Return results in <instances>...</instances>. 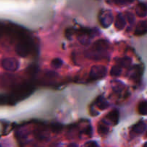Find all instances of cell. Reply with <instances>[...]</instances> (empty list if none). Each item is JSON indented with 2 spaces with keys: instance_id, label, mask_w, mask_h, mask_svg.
<instances>
[{
  "instance_id": "obj_7",
  "label": "cell",
  "mask_w": 147,
  "mask_h": 147,
  "mask_svg": "<svg viewBox=\"0 0 147 147\" xmlns=\"http://www.w3.org/2000/svg\"><path fill=\"white\" fill-rule=\"evenodd\" d=\"M139 112L142 114H147V102H144L139 106Z\"/></svg>"
},
{
  "instance_id": "obj_9",
  "label": "cell",
  "mask_w": 147,
  "mask_h": 147,
  "mask_svg": "<svg viewBox=\"0 0 147 147\" xmlns=\"http://www.w3.org/2000/svg\"><path fill=\"white\" fill-rule=\"evenodd\" d=\"M62 65V61L60 59H55L52 62V65L54 67H60V66Z\"/></svg>"
},
{
  "instance_id": "obj_6",
  "label": "cell",
  "mask_w": 147,
  "mask_h": 147,
  "mask_svg": "<svg viewBox=\"0 0 147 147\" xmlns=\"http://www.w3.org/2000/svg\"><path fill=\"white\" fill-rule=\"evenodd\" d=\"M147 31V22H144L140 24V26L139 27V30H137L138 33H142L145 32Z\"/></svg>"
},
{
  "instance_id": "obj_10",
  "label": "cell",
  "mask_w": 147,
  "mask_h": 147,
  "mask_svg": "<svg viewBox=\"0 0 147 147\" xmlns=\"http://www.w3.org/2000/svg\"><path fill=\"white\" fill-rule=\"evenodd\" d=\"M133 1L134 0H116V2L120 3V4H123V3L128 2V1L131 2V1Z\"/></svg>"
},
{
  "instance_id": "obj_4",
  "label": "cell",
  "mask_w": 147,
  "mask_h": 147,
  "mask_svg": "<svg viewBox=\"0 0 147 147\" xmlns=\"http://www.w3.org/2000/svg\"><path fill=\"white\" fill-rule=\"evenodd\" d=\"M145 128H146V125H145L144 123L142 122V123H139V124L136 125V126H135V128L134 129V131L136 133L139 134L142 133V132L144 130Z\"/></svg>"
},
{
  "instance_id": "obj_1",
  "label": "cell",
  "mask_w": 147,
  "mask_h": 147,
  "mask_svg": "<svg viewBox=\"0 0 147 147\" xmlns=\"http://www.w3.org/2000/svg\"><path fill=\"white\" fill-rule=\"evenodd\" d=\"M106 69L103 66H94L90 71V77L93 79H98L106 76Z\"/></svg>"
},
{
  "instance_id": "obj_3",
  "label": "cell",
  "mask_w": 147,
  "mask_h": 147,
  "mask_svg": "<svg viewBox=\"0 0 147 147\" xmlns=\"http://www.w3.org/2000/svg\"><path fill=\"white\" fill-rule=\"evenodd\" d=\"M125 24V22L123 18L122 17V16H119L117 19V21L116 22V28L119 29V30H121L123 28V26Z\"/></svg>"
},
{
  "instance_id": "obj_5",
  "label": "cell",
  "mask_w": 147,
  "mask_h": 147,
  "mask_svg": "<svg viewBox=\"0 0 147 147\" xmlns=\"http://www.w3.org/2000/svg\"><path fill=\"white\" fill-rule=\"evenodd\" d=\"M109 118L110 120H111L113 123H117L118 121H119V113L118 111H112L111 113L109 115Z\"/></svg>"
},
{
  "instance_id": "obj_8",
  "label": "cell",
  "mask_w": 147,
  "mask_h": 147,
  "mask_svg": "<svg viewBox=\"0 0 147 147\" xmlns=\"http://www.w3.org/2000/svg\"><path fill=\"white\" fill-rule=\"evenodd\" d=\"M120 73H121V69L119 68L118 66H114V67L112 68L111 71V76H117L120 74Z\"/></svg>"
},
{
  "instance_id": "obj_2",
  "label": "cell",
  "mask_w": 147,
  "mask_h": 147,
  "mask_svg": "<svg viewBox=\"0 0 147 147\" xmlns=\"http://www.w3.org/2000/svg\"><path fill=\"white\" fill-rule=\"evenodd\" d=\"M136 12L139 14V16L143 17L145 16V14H147V7L144 4H140L138 7V9L136 10Z\"/></svg>"
}]
</instances>
